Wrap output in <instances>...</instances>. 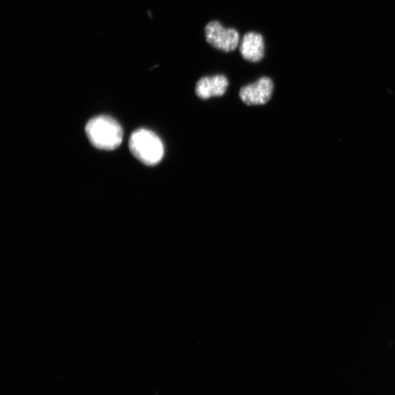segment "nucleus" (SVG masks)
I'll use <instances>...</instances> for the list:
<instances>
[{"label":"nucleus","mask_w":395,"mask_h":395,"mask_svg":"<svg viewBox=\"0 0 395 395\" xmlns=\"http://www.w3.org/2000/svg\"><path fill=\"white\" fill-rule=\"evenodd\" d=\"M243 57L250 62H259L265 55V41L262 35L257 32L246 33L240 45Z\"/></svg>","instance_id":"39448f33"},{"label":"nucleus","mask_w":395,"mask_h":395,"mask_svg":"<svg viewBox=\"0 0 395 395\" xmlns=\"http://www.w3.org/2000/svg\"><path fill=\"white\" fill-rule=\"evenodd\" d=\"M206 42L215 49L224 52H234L238 48L240 35L234 28H224L218 21L208 22L204 28Z\"/></svg>","instance_id":"7ed1b4c3"},{"label":"nucleus","mask_w":395,"mask_h":395,"mask_svg":"<svg viewBox=\"0 0 395 395\" xmlns=\"http://www.w3.org/2000/svg\"><path fill=\"white\" fill-rule=\"evenodd\" d=\"M129 148L132 154L147 166L157 165L165 155L164 145L160 138L147 129H138L131 134Z\"/></svg>","instance_id":"f03ea898"},{"label":"nucleus","mask_w":395,"mask_h":395,"mask_svg":"<svg viewBox=\"0 0 395 395\" xmlns=\"http://www.w3.org/2000/svg\"><path fill=\"white\" fill-rule=\"evenodd\" d=\"M228 87V80L223 75L206 77L197 82L196 92L198 97L207 100L213 97L223 96Z\"/></svg>","instance_id":"423d86ee"},{"label":"nucleus","mask_w":395,"mask_h":395,"mask_svg":"<svg viewBox=\"0 0 395 395\" xmlns=\"http://www.w3.org/2000/svg\"><path fill=\"white\" fill-rule=\"evenodd\" d=\"M273 82L268 77H262L252 84L242 88L240 92L241 100L248 106L266 104L271 99Z\"/></svg>","instance_id":"20e7f679"},{"label":"nucleus","mask_w":395,"mask_h":395,"mask_svg":"<svg viewBox=\"0 0 395 395\" xmlns=\"http://www.w3.org/2000/svg\"><path fill=\"white\" fill-rule=\"evenodd\" d=\"M86 133L90 143L103 150H113L122 144L123 130L118 121L109 116H99L87 124Z\"/></svg>","instance_id":"f257e3e1"}]
</instances>
